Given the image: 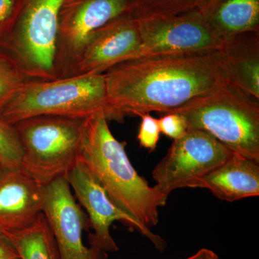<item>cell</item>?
<instances>
[{
  "mask_svg": "<svg viewBox=\"0 0 259 259\" xmlns=\"http://www.w3.org/2000/svg\"><path fill=\"white\" fill-rule=\"evenodd\" d=\"M104 74L117 122L127 116L166 113L230 82L223 50L144 56Z\"/></svg>",
  "mask_w": 259,
  "mask_h": 259,
  "instance_id": "cell-1",
  "label": "cell"
},
{
  "mask_svg": "<svg viewBox=\"0 0 259 259\" xmlns=\"http://www.w3.org/2000/svg\"><path fill=\"white\" fill-rule=\"evenodd\" d=\"M80 158L106 191L110 199L140 224L151 229L159 221V208L168 196L140 176L115 139L102 114L85 120Z\"/></svg>",
  "mask_w": 259,
  "mask_h": 259,
  "instance_id": "cell-2",
  "label": "cell"
},
{
  "mask_svg": "<svg viewBox=\"0 0 259 259\" xmlns=\"http://www.w3.org/2000/svg\"><path fill=\"white\" fill-rule=\"evenodd\" d=\"M166 113L184 116L187 130L204 131L232 152L259 162V99L233 83Z\"/></svg>",
  "mask_w": 259,
  "mask_h": 259,
  "instance_id": "cell-3",
  "label": "cell"
},
{
  "mask_svg": "<svg viewBox=\"0 0 259 259\" xmlns=\"http://www.w3.org/2000/svg\"><path fill=\"white\" fill-rule=\"evenodd\" d=\"M102 114L117 117L107 97L105 74L74 75L52 80H28L0 115L11 124L38 115L87 119Z\"/></svg>",
  "mask_w": 259,
  "mask_h": 259,
  "instance_id": "cell-4",
  "label": "cell"
},
{
  "mask_svg": "<svg viewBox=\"0 0 259 259\" xmlns=\"http://www.w3.org/2000/svg\"><path fill=\"white\" fill-rule=\"evenodd\" d=\"M64 0H13L0 28V51L28 80L56 79L59 14Z\"/></svg>",
  "mask_w": 259,
  "mask_h": 259,
  "instance_id": "cell-5",
  "label": "cell"
},
{
  "mask_svg": "<svg viewBox=\"0 0 259 259\" xmlns=\"http://www.w3.org/2000/svg\"><path fill=\"white\" fill-rule=\"evenodd\" d=\"M85 120L45 115L13 124L23 148L22 168L42 186L66 176L81 155Z\"/></svg>",
  "mask_w": 259,
  "mask_h": 259,
  "instance_id": "cell-6",
  "label": "cell"
},
{
  "mask_svg": "<svg viewBox=\"0 0 259 259\" xmlns=\"http://www.w3.org/2000/svg\"><path fill=\"white\" fill-rule=\"evenodd\" d=\"M136 0H64L59 14L54 69L71 76L88 37L114 19L132 15Z\"/></svg>",
  "mask_w": 259,
  "mask_h": 259,
  "instance_id": "cell-7",
  "label": "cell"
},
{
  "mask_svg": "<svg viewBox=\"0 0 259 259\" xmlns=\"http://www.w3.org/2000/svg\"><path fill=\"white\" fill-rule=\"evenodd\" d=\"M233 153L207 133L187 130L174 140L166 156L155 166L154 187L168 197L178 189L190 188L192 182L222 164Z\"/></svg>",
  "mask_w": 259,
  "mask_h": 259,
  "instance_id": "cell-8",
  "label": "cell"
},
{
  "mask_svg": "<svg viewBox=\"0 0 259 259\" xmlns=\"http://www.w3.org/2000/svg\"><path fill=\"white\" fill-rule=\"evenodd\" d=\"M64 178L74 190L80 204L88 212L90 226L94 230V233L89 236L92 248L104 252L118 250L110 232V226L115 221L123 223L130 230L139 232L159 251H163L166 248V241L161 236L135 221L112 202L81 158L78 159Z\"/></svg>",
  "mask_w": 259,
  "mask_h": 259,
  "instance_id": "cell-9",
  "label": "cell"
},
{
  "mask_svg": "<svg viewBox=\"0 0 259 259\" xmlns=\"http://www.w3.org/2000/svg\"><path fill=\"white\" fill-rule=\"evenodd\" d=\"M141 45L137 58L223 50L226 42L198 10L139 21Z\"/></svg>",
  "mask_w": 259,
  "mask_h": 259,
  "instance_id": "cell-10",
  "label": "cell"
},
{
  "mask_svg": "<svg viewBox=\"0 0 259 259\" xmlns=\"http://www.w3.org/2000/svg\"><path fill=\"white\" fill-rule=\"evenodd\" d=\"M69 184L59 177L44 187L42 212L57 245L60 259H107L106 252L83 244L89 218L76 203Z\"/></svg>",
  "mask_w": 259,
  "mask_h": 259,
  "instance_id": "cell-11",
  "label": "cell"
},
{
  "mask_svg": "<svg viewBox=\"0 0 259 259\" xmlns=\"http://www.w3.org/2000/svg\"><path fill=\"white\" fill-rule=\"evenodd\" d=\"M141 45L139 21L131 15L114 19L88 37L71 76L103 74L136 59Z\"/></svg>",
  "mask_w": 259,
  "mask_h": 259,
  "instance_id": "cell-12",
  "label": "cell"
},
{
  "mask_svg": "<svg viewBox=\"0 0 259 259\" xmlns=\"http://www.w3.org/2000/svg\"><path fill=\"white\" fill-rule=\"evenodd\" d=\"M44 187L22 167L0 168V231L33 223L42 212Z\"/></svg>",
  "mask_w": 259,
  "mask_h": 259,
  "instance_id": "cell-13",
  "label": "cell"
},
{
  "mask_svg": "<svg viewBox=\"0 0 259 259\" xmlns=\"http://www.w3.org/2000/svg\"><path fill=\"white\" fill-rule=\"evenodd\" d=\"M190 188L207 189L228 202L258 197L259 162L233 153L222 164L192 182Z\"/></svg>",
  "mask_w": 259,
  "mask_h": 259,
  "instance_id": "cell-14",
  "label": "cell"
},
{
  "mask_svg": "<svg viewBox=\"0 0 259 259\" xmlns=\"http://www.w3.org/2000/svg\"><path fill=\"white\" fill-rule=\"evenodd\" d=\"M198 11L226 42L245 32H259V0H207Z\"/></svg>",
  "mask_w": 259,
  "mask_h": 259,
  "instance_id": "cell-15",
  "label": "cell"
},
{
  "mask_svg": "<svg viewBox=\"0 0 259 259\" xmlns=\"http://www.w3.org/2000/svg\"><path fill=\"white\" fill-rule=\"evenodd\" d=\"M223 51L230 82L259 99V32L240 34Z\"/></svg>",
  "mask_w": 259,
  "mask_h": 259,
  "instance_id": "cell-16",
  "label": "cell"
},
{
  "mask_svg": "<svg viewBox=\"0 0 259 259\" xmlns=\"http://www.w3.org/2000/svg\"><path fill=\"white\" fill-rule=\"evenodd\" d=\"M3 232L20 259H60L54 235L42 212L25 228Z\"/></svg>",
  "mask_w": 259,
  "mask_h": 259,
  "instance_id": "cell-17",
  "label": "cell"
},
{
  "mask_svg": "<svg viewBox=\"0 0 259 259\" xmlns=\"http://www.w3.org/2000/svg\"><path fill=\"white\" fill-rule=\"evenodd\" d=\"M207 0H136L132 16L138 21L168 18L199 10Z\"/></svg>",
  "mask_w": 259,
  "mask_h": 259,
  "instance_id": "cell-18",
  "label": "cell"
},
{
  "mask_svg": "<svg viewBox=\"0 0 259 259\" xmlns=\"http://www.w3.org/2000/svg\"><path fill=\"white\" fill-rule=\"evenodd\" d=\"M22 161L23 148L15 125L0 115V168H20Z\"/></svg>",
  "mask_w": 259,
  "mask_h": 259,
  "instance_id": "cell-19",
  "label": "cell"
},
{
  "mask_svg": "<svg viewBox=\"0 0 259 259\" xmlns=\"http://www.w3.org/2000/svg\"><path fill=\"white\" fill-rule=\"evenodd\" d=\"M27 81L13 61L0 51V113Z\"/></svg>",
  "mask_w": 259,
  "mask_h": 259,
  "instance_id": "cell-20",
  "label": "cell"
},
{
  "mask_svg": "<svg viewBox=\"0 0 259 259\" xmlns=\"http://www.w3.org/2000/svg\"><path fill=\"white\" fill-rule=\"evenodd\" d=\"M141 118L137 139L140 146L151 151L157 147L160 139L159 125L158 119L155 118L150 113H145L139 116Z\"/></svg>",
  "mask_w": 259,
  "mask_h": 259,
  "instance_id": "cell-21",
  "label": "cell"
},
{
  "mask_svg": "<svg viewBox=\"0 0 259 259\" xmlns=\"http://www.w3.org/2000/svg\"><path fill=\"white\" fill-rule=\"evenodd\" d=\"M158 121L161 134L170 139H180L187 131V121L185 117L180 114H163Z\"/></svg>",
  "mask_w": 259,
  "mask_h": 259,
  "instance_id": "cell-22",
  "label": "cell"
},
{
  "mask_svg": "<svg viewBox=\"0 0 259 259\" xmlns=\"http://www.w3.org/2000/svg\"><path fill=\"white\" fill-rule=\"evenodd\" d=\"M17 258H20L14 245L5 234L4 232L0 231V259Z\"/></svg>",
  "mask_w": 259,
  "mask_h": 259,
  "instance_id": "cell-23",
  "label": "cell"
},
{
  "mask_svg": "<svg viewBox=\"0 0 259 259\" xmlns=\"http://www.w3.org/2000/svg\"><path fill=\"white\" fill-rule=\"evenodd\" d=\"M12 5L13 0H0V28L9 15Z\"/></svg>",
  "mask_w": 259,
  "mask_h": 259,
  "instance_id": "cell-24",
  "label": "cell"
},
{
  "mask_svg": "<svg viewBox=\"0 0 259 259\" xmlns=\"http://www.w3.org/2000/svg\"><path fill=\"white\" fill-rule=\"evenodd\" d=\"M217 256L218 255L212 250L207 249V248H202L195 254L187 259H215Z\"/></svg>",
  "mask_w": 259,
  "mask_h": 259,
  "instance_id": "cell-25",
  "label": "cell"
},
{
  "mask_svg": "<svg viewBox=\"0 0 259 259\" xmlns=\"http://www.w3.org/2000/svg\"><path fill=\"white\" fill-rule=\"evenodd\" d=\"M215 259H220V258H219V257L217 256V257H216Z\"/></svg>",
  "mask_w": 259,
  "mask_h": 259,
  "instance_id": "cell-26",
  "label": "cell"
},
{
  "mask_svg": "<svg viewBox=\"0 0 259 259\" xmlns=\"http://www.w3.org/2000/svg\"><path fill=\"white\" fill-rule=\"evenodd\" d=\"M17 259H20V258H17Z\"/></svg>",
  "mask_w": 259,
  "mask_h": 259,
  "instance_id": "cell-27",
  "label": "cell"
},
{
  "mask_svg": "<svg viewBox=\"0 0 259 259\" xmlns=\"http://www.w3.org/2000/svg\"></svg>",
  "mask_w": 259,
  "mask_h": 259,
  "instance_id": "cell-28",
  "label": "cell"
}]
</instances>
